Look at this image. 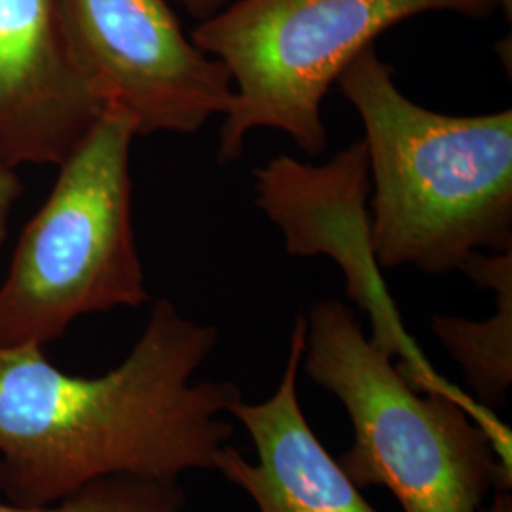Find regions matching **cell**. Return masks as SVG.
Masks as SVG:
<instances>
[{"instance_id": "6da1fadb", "label": "cell", "mask_w": 512, "mask_h": 512, "mask_svg": "<svg viewBox=\"0 0 512 512\" xmlns=\"http://www.w3.org/2000/svg\"><path fill=\"white\" fill-rule=\"evenodd\" d=\"M219 329L158 300L128 357L103 376L59 370L40 346H0V494L52 505L109 476L177 482L213 471L236 427L234 382H194Z\"/></svg>"}, {"instance_id": "7a4b0ae2", "label": "cell", "mask_w": 512, "mask_h": 512, "mask_svg": "<svg viewBox=\"0 0 512 512\" xmlns=\"http://www.w3.org/2000/svg\"><path fill=\"white\" fill-rule=\"evenodd\" d=\"M336 84L365 126L370 239L382 268L448 274L473 253L511 251V109H425L397 88L374 46Z\"/></svg>"}, {"instance_id": "3957f363", "label": "cell", "mask_w": 512, "mask_h": 512, "mask_svg": "<svg viewBox=\"0 0 512 512\" xmlns=\"http://www.w3.org/2000/svg\"><path fill=\"white\" fill-rule=\"evenodd\" d=\"M300 366L348 412L353 444L338 463L359 490L385 488L404 512H482L488 495L511 490L471 414L410 384L344 302L311 306Z\"/></svg>"}, {"instance_id": "277c9868", "label": "cell", "mask_w": 512, "mask_h": 512, "mask_svg": "<svg viewBox=\"0 0 512 512\" xmlns=\"http://www.w3.org/2000/svg\"><path fill=\"white\" fill-rule=\"evenodd\" d=\"M135 137L126 114L105 110L57 165L0 283V346L46 348L84 315L147 302L131 203Z\"/></svg>"}, {"instance_id": "5b68a950", "label": "cell", "mask_w": 512, "mask_h": 512, "mask_svg": "<svg viewBox=\"0 0 512 512\" xmlns=\"http://www.w3.org/2000/svg\"><path fill=\"white\" fill-rule=\"evenodd\" d=\"M495 6L494 0H234L190 35L234 84L220 129V164L236 162L255 129L283 131L304 154H323L327 93L384 31L425 12L484 18Z\"/></svg>"}, {"instance_id": "8992f818", "label": "cell", "mask_w": 512, "mask_h": 512, "mask_svg": "<svg viewBox=\"0 0 512 512\" xmlns=\"http://www.w3.org/2000/svg\"><path fill=\"white\" fill-rule=\"evenodd\" d=\"M256 205L281 228L294 256L329 255L346 275V293L370 319V340L387 353L421 393H435L463 406L486 431L499 461H512L511 429L467 391L446 380L404 327L370 239V173L365 141H357L327 165L277 156L255 173Z\"/></svg>"}, {"instance_id": "52a82bcc", "label": "cell", "mask_w": 512, "mask_h": 512, "mask_svg": "<svg viewBox=\"0 0 512 512\" xmlns=\"http://www.w3.org/2000/svg\"><path fill=\"white\" fill-rule=\"evenodd\" d=\"M55 10L82 84L137 137L194 135L230 109V73L184 35L167 0H55Z\"/></svg>"}, {"instance_id": "ba28073f", "label": "cell", "mask_w": 512, "mask_h": 512, "mask_svg": "<svg viewBox=\"0 0 512 512\" xmlns=\"http://www.w3.org/2000/svg\"><path fill=\"white\" fill-rule=\"evenodd\" d=\"M103 114L65 50L55 0H0V158L61 165Z\"/></svg>"}, {"instance_id": "9c48e42d", "label": "cell", "mask_w": 512, "mask_h": 512, "mask_svg": "<svg viewBox=\"0 0 512 512\" xmlns=\"http://www.w3.org/2000/svg\"><path fill=\"white\" fill-rule=\"evenodd\" d=\"M304 340L306 315H298L274 395L262 403L239 399L228 410L253 440L256 463L226 444L213 471L241 488L260 512H378L317 439L302 412L298 372Z\"/></svg>"}, {"instance_id": "30bf717a", "label": "cell", "mask_w": 512, "mask_h": 512, "mask_svg": "<svg viewBox=\"0 0 512 512\" xmlns=\"http://www.w3.org/2000/svg\"><path fill=\"white\" fill-rule=\"evenodd\" d=\"M461 272L478 287L494 291V315L473 321L437 313L431 317V330L461 368L469 395L495 412L507 403L512 385V249L473 253Z\"/></svg>"}, {"instance_id": "8fae6325", "label": "cell", "mask_w": 512, "mask_h": 512, "mask_svg": "<svg viewBox=\"0 0 512 512\" xmlns=\"http://www.w3.org/2000/svg\"><path fill=\"white\" fill-rule=\"evenodd\" d=\"M186 492L179 482L141 476H109L52 505L0 503V512H183Z\"/></svg>"}, {"instance_id": "7c38bea8", "label": "cell", "mask_w": 512, "mask_h": 512, "mask_svg": "<svg viewBox=\"0 0 512 512\" xmlns=\"http://www.w3.org/2000/svg\"><path fill=\"white\" fill-rule=\"evenodd\" d=\"M19 196H21V183L16 175V169H12L0 158V245L4 243L8 234L10 215Z\"/></svg>"}, {"instance_id": "4fadbf2b", "label": "cell", "mask_w": 512, "mask_h": 512, "mask_svg": "<svg viewBox=\"0 0 512 512\" xmlns=\"http://www.w3.org/2000/svg\"><path fill=\"white\" fill-rule=\"evenodd\" d=\"M179 4H183L184 8L198 19H207L215 16L222 8H226L228 4H232L234 0H175Z\"/></svg>"}, {"instance_id": "5bb4252c", "label": "cell", "mask_w": 512, "mask_h": 512, "mask_svg": "<svg viewBox=\"0 0 512 512\" xmlns=\"http://www.w3.org/2000/svg\"><path fill=\"white\" fill-rule=\"evenodd\" d=\"M482 512H512L511 490H495L490 507H484Z\"/></svg>"}, {"instance_id": "9a60e30c", "label": "cell", "mask_w": 512, "mask_h": 512, "mask_svg": "<svg viewBox=\"0 0 512 512\" xmlns=\"http://www.w3.org/2000/svg\"><path fill=\"white\" fill-rule=\"evenodd\" d=\"M495 4H499L505 12H507V16L511 18V12H512V0H494Z\"/></svg>"}]
</instances>
